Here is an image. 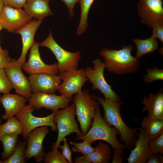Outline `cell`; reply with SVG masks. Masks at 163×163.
I'll use <instances>...</instances> for the list:
<instances>
[{
	"mask_svg": "<svg viewBox=\"0 0 163 163\" xmlns=\"http://www.w3.org/2000/svg\"><path fill=\"white\" fill-rule=\"evenodd\" d=\"M92 97L102 106L104 111L103 119L109 126L115 127L119 131L120 140L124 143V149H129L134 145L138 137L137 128L128 126L123 120L121 114V105L123 104L113 101L109 99L93 95Z\"/></svg>",
	"mask_w": 163,
	"mask_h": 163,
	"instance_id": "cell-1",
	"label": "cell"
},
{
	"mask_svg": "<svg viewBox=\"0 0 163 163\" xmlns=\"http://www.w3.org/2000/svg\"><path fill=\"white\" fill-rule=\"evenodd\" d=\"M132 45L124 46L121 49L103 48L98 54L104 60L106 68L109 72L118 75L135 73L138 69L140 62L133 56Z\"/></svg>",
	"mask_w": 163,
	"mask_h": 163,
	"instance_id": "cell-2",
	"label": "cell"
},
{
	"mask_svg": "<svg viewBox=\"0 0 163 163\" xmlns=\"http://www.w3.org/2000/svg\"><path fill=\"white\" fill-rule=\"evenodd\" d=\"M119 134L115 127L109 126L104 121L101 116L99 105L90 129L86 134L80 137L77 136L75 139L86 141L91 145L96 141L103 140L108 143L113 149L124 154V145L117 138V136Z\"/></svg>",
	"mask_w": 163,
	"mask_h": 163,
	"instance_id": "cell-3",
	"label": "cell"
},
{
	"mask_svg": "<svg viewBox=\"0 0 163 163\" xmlns=\"http://www.w3.org/2000/svg\"><path fill=\"white\" fill-rule=\"evenodd\" d=\"M75 106V114L79 122L81 131L83 135L90 128L93 118L100 104L91 96L88 90H84L75 94L73 97Z\"/></svg>",
	"mask_w": 163,
	"mask_h": 163,
	"instance_id": "cell-4",
	"label": "cell"
},
{
	"mask_svg": "<svg viewBox=\"0 0 163 163\" xmlns=\"http://www.w3.org/2000/svg\"><path fill=\"white\" fill-rule=\"evenodd\" d=\"M75 106L73 103L64 108L56 111L53 118L58 132L57 138L53 145L52 150H58L63 139L71 133H75L77 137L83 135L79 129L75 118Z\"/></svg>",
	"mask_w": 163,
	"mask_h": 163,
	"instance_id": "cell-5",
	"label": "cell"
},
{
	"mask_svg": "<svg viewBox=\"0 0 163 163\" xmlns=\"http://www.w3.org/2000/svg\"><path fill=\"white\" fill-rule=\"evenodd\" d=\"M93 67L88 66L85 69L86 77L92 84V90H98L105 98L123 103L118 94L114 91L111 86L106 80L104 72L106 66L100 58H97L92 61Z\"/></svg>",
	"mask_w": 163,
	"mask_h": 163,
	"instance_id": "cell-6",
	"label": "cell"
},
{
	"mask_svg": "<svg viewBox=\"0 0 163 163\" xmlns=\"http://www.w3.org/2000/svg\"><path fill=\"white\" fill-rule=\"evenodd\" d=\"M40 44L49 48L54 55L58 61L59 74L78 69L81 59L80 52H71L62 48L53 39L51 30L47 37Z\"/></svg>",
	"mask_w": 163,
	"mask_h": 163,
	"instance_id": "cell-7",
	"label": "cell"
},
{
	"mask_svg": "<svg viewBox=\"0 0 163 163\" xmlns=\"http://www.w3.org/2000/svg\"><path fill=\"white\" fill-rule=\"evenodd\" d=\"M34 109L29 104L15 115L22 124L23 129L22 135L24 139H26L28 134L33 130L42 126H50L53 131L57 130V125L53 121L56 111H53L51 113L46 117H38L32 114Z\"/></svg>",
	"mask_w": 163,
	"mask_h": 163,
	"instance_id": "cell-8",
	"label": "cell"
},
{
	"mask_svg": "<svg viewBox=\"0 0 163 163\" xmlns=\"http://www.w3.org/2000/svg\"><path fill=\"white\" fill-rule=\"evenodd\" d=\"M22 65L17 60L11 59L4 69L15 92L27 99L32 94L28 78L25 76L21 70Z\"/></svg>",
	"mask_w": 163,
	"mask_h": 163,
	"instance_id": "cell-9",
	"label": "cell"
},
{
	"mask_svg": "<svg viewBox=\"0 0 163 163\" xmlns=\"http://www.w3.org/2000/svg\"><path fill=\"white\" fill-rule=\"evenodd\" d=\"M73 97H69L62 94L58 95L54 94H48L41 92L32 93L28 99L29 104L35 109L42 108L57 111L60 109H63L69 105Z\"/></svg>",
	"mask_w": 163,
	"mask_h": 163,
	"instance_id": "cell-10",
	"label": "cell"
},
{
	"mask_svg": "<svg viewBox=\"0 0 163 163\" xmlns=\"http://www.w3.org/2000/svg\"><path fill=\"white\" fill-rule=\"evenodd\" d=\"M59 76L62 81L58 90L59 93L70 97H72L73 94L80 92L83 85L88 80L85 69L82 68L68 71Z\"/></svg>",
	"mask_w": 163,
	"mask_h": 163,
	"instance_id": "cell-11",
	"label": "cell"
},
{
	"mask_svg": "<svg viewBox=\"0 0 163 163\" xmlns=\"http://www.w3.org/2000/svg\"><path fill=\"white\" fill-rule=\"evenodd\" d=\"M49 132L48 126H43L35 128L28 134L24 153L26 160L34 158L37 163L43 161L45 154L43 143Z\"/></svg>",
	"mask_w": 163,
	"mask_h": 163,
	"instance_id": "cell-12",
	"label": "cell"
},
{
	"mask_svg": "<svg viewBox=\"0 0 163 163\" xmlns=\"http://www.w3.org/2000/svg\"><path fill=\"white\" fill-rule=\"evenodd\" d=\"M32 20V18L21 8L4 5L0 13V23L9 32H15Z\"/></svg>",
	"mask_w": 163,
	"mask_h": 163,
	"instance_id": "cell-13",
	"label": "cell"
},
{
	"mask_svg": "<svg viewBox=\"0 0 163 163\" xmlns=\"http://www.w3.org/2000/svg\"><path fill=\"white\" fill-rule=\"evenodd\" d=\"M163 4L162 0H139L137 14L142 23L152 28L154 23L163 21Z\"/></svg>",
	"mask_w": 163,
	"mask_h": 163,
	"instance_id": "cell-14",
	"label": "cell"
},
{
	"mask_svg": "<svg viewBox=\"0 0 163 163\" xmlns=\"http://www.w3.org/2000/svg\"><path fill=\"white\" fill-rule=\"evenodd\" d=\"M40 43L35 42L30 48L28 61L22 65L24 70L29 74L45 73L56 75L58 73L57 63L48 65L42 60L39 52Z\"/></svg>",
	"mask_w": 163,
	"mask_h": 163,
	"instance_id": "cell-15",
	"label": "cell"
},
{
	"mask_svg": "<svg viewBox=\"0 0 163 163\" xmlns=\"http://www.w3.org/2000/svg\"><path fill=\"white\" fill-rule=\"evenodd\" d=\"M28 78L32 93L54 94L61 82L59 76L45 73L30 75Z\"/></svg>",
	"mask_w": 163,
	"mask_h": 163,
	"instance_id": "cell-16",
	"label": "cell"
},
{
	"mask_svg": "<svg viewBox=\"0 0 163 163\" xmlns=\"http://www.w3.org/2000/svg\"><path fill=\"white\" fill-rule=\"evenodd\" d=\"M137 128L139 133L134 145L135 148L126 159L128 163H145L152 154L146 133L141 128Z\"/></svg>",
	"mask_w": 163,
	"mask_h": 163,
	"instance_id": "cell-17",
	"label": "cell"
},
{
	"mask_svg": "<svg viewBox=\"0 0 163 163\" xmlns=\"http://www.w3.org/2000/svg\"><path fill=\"white\" fill-rule=\"evenodd\" d=\"M42 22V20L34 19L15 32L20 34L22 37V52L20 56L17 60L22 65L25 62L27 52L35 43V34Z\"/></svg>",
	"mask_w": 163,
	"mask_h": 163,
	"instance_id": "cell-18",
	"label": "cell"
},
{
	"mask_svg": "<svg viewBox=\"0 0 163 163\" xmlns=\"http://www.w3.org/2000/svg\"><path fill=\"white\" fill-rule=\"evenodd\" d=\"M144 105L142 112H146L147 116L163 120V90L150 93L148 97L144 96L141 102Z\"/></svg>",
	"mask_w": 163,
	"mask_h": 163,
	"instance_id": "cell-19",
	"label": "cell"
},
{
	"mask_svg": "<svg viewBox=\"0 0 163 163\" xmlns=\"http://www.w3.org/2000/svg\"><path fill=\"white\" fill-rule=\"evenodd\" d=\"M27 101L26 98L19 94L9 93L3 94L1 98V102L5 110V114L2 116V119H8L15 116L26 105Z\"/></svg>",
	"mask_w": 163,
	"mask_h": 163,
	"instance_id": "cell-20",
	"label": "cell"
},
{
	"mask_svg": "<svg viewBox=\"0 0 163 163\" xmlns=\"http://www.w3.org/2000/svg\"><path fill=\"white\" fill-rule=\"evenodd\" d=\"M50 0H27L23 7L24 10L32 18L42 20L53 14L50 6Z\"/></svg>",
	"mask_w": 163,
	"mask_h": 163,
	"instance_id": "cell-21",
	"label": "cell"
},
{
	"mask_svg": "<svg viewBox=\"0 0 163 163\" xmlns=\"http://www.w3.org/2000/svg\"><path fill=\"white\" fill-rule=\"evenodd\" d=\"M141 128L149 140L155 139L163 133V120L147 116L142 120Z\"/></svg>",
	"mask_w": 163,
	"mask_h": 163,
	"instance_id": "cell-22",
	"label": "cell"
},
{
	"mask_svg": "<svg viewBox=\"0 0 163 163\" xmlns=\"http://www.w3.org/2000/svg\"><path fill=\"white\" fill-rule=\"evenodd\" d=\"M111 156V148L110 145L99 141L94 150L84 156L89 163H109Z\"/></svg>",
	"mask_w": 163,
	"mask_h": 163,
	"instance_id": "cell-23",
	"label": "cell"
},
{
	"mask_svg": "<svg viewBox=\"0 0 163 163\" xmlns=\"http://www.w3.org/2000/svg\"><path fill=\"white\" fill-rule=\"evenodd\" d=\"M132 41L136 46L137 50L135 57L139 59L147 53H152L158 49L157 39L153 35L145 39H133Z\"/></svg>",
	"mask_w": 163,
	"mask_h": 163,
	"instance_id": "cell-24",
	"label": "cell"
},
{
	"mask_svg": "<svg viewBox=\"0 0 163 163\" xmlns=\"http://www.w3.org/2000/svg\"><path fill=\"white\" fill-rule=\"evenodd\" d=\"M23 129L22 124L15 116L7 119L4 124L0 125V136L5 135L22 134Z\"/></svg>",
	"mask_w": 163,
	"mask_h": 163,
	"instance_id": "cell-25",
	"label": "cell"
},
{
	"mask_svg": "<svg viewBox=\"0 0 163 163\" xmlns=\"http://www.w3.org/2000/svg\"><path fill=\"white\" fill-rule=\"evenodd\" d=\"M18 135H5L0 136V141L3 146L2 158L5 160L9 158L14 152L17 144Z\"/></svg>",
	"mask_w": 163,
	"mask_h": 163,
	"instance_id": "cell-26",
	"label": "cell"
},
{
	"mask_svg": "<svg viewBox=\"0 0 163 163\" xmlns=\"http://www.w3.org/2000/svg\"><path fill=\"white\" fill-rule=\"evenodd\" d=\"M94 0H80L81 16L76 34L81 35L86 30L88 26V18L90 8Z\"/></svg>",
	"mask_w": 163,
	"mask_h": 163,
	"instance_id": "cell-27",
	"label": "cell"
},
{
	"mask_svg": "<svg viewBox=\"0 0 163 163\" xmlns=\"http://www.w3.org/2000/svg\"><path fill=\"white\" fill-rule=\"evenodd\" d=\"M27 141L19 142L11 156L5 160H0V163H24L26 161L24 156Z\"/></svg>",
	"mask_w": 163,
	"mask_h": 163,
	"instance_id": "cell-28",
	"label": "cell"
},
{
	"mask_svg": "<svg viewBox=\"0 0 163 163\" xmlns=\"http://www.w3.org/2000/svg\"><path fill=\"white\" fill-rule=\"evenodd\" d=\"M146 74L143 76L144 82L150 84L155 81L163 80V69L156 67L148 68Z\"/></svg>",
	"mask_w": 163,
	"mask_h": 163,
	"instance_id": "cell-29",
	"label": "cell"
},
{
	"mask_svg": "<svg viewBox=\"0 0 163 163\" xmlns=\"http://www.w3.org/2000/svg\"><path fill=\"white\" fill-rule=\"evenodd\" d=\"M43 161L45 163H68L62 155L58 150H52L45 154Z\"/></svg>",
	"mask_w": 163,
	"mask_h": 163,
	"instance_id": "cell-30",
	"label": "cell"
},
{
	"mask_svg": "<svg viewBox=\"0 0 163 163\" xmlns=\"http://www.w3.org/2000/svg\"><path fill=\"white\" fill-rule=\"evenodd\" d=\"M70 144L74 146L72 149L73 152L81 153L84 156L92 152L94 149V148L92 147L91 144L85 141L80 143L70 141Z\"/></svg>",
	"mask_w": 163,
	"mask_h": 163,
	"instance_id": "cell-31",
	"label": "cell"
},
{
	"mask_svg": "<svg viewBox=\"0 0 163 163\" xmlns=\"http://www.w3.org/2000/svg\"><path fill=\"white\" fill-rule=\"evenodd\" d=\"M13 88L4 69H0V93H9Z\"/></svg>",
	"mask_w": 163,
	"mask_h": 163,
	"instance_id": "cell-32",
	"label": "cell"
},
{
	"mask_svg": "<svg viewBox=\"0 0 163 163\" xmlns=\"http://www.w3.org/2000/svg\"><path fill=\"white\" fill-rule=\"evenodd\" d=\"M149 145L152 153L163 154V133L158 138L149 141Z\"/></svg>",
	"mask_w": 163,
	"mask_h": 163,
	"instance_id": "cell-33",
	"label": "cell"
},
{
	"mask_svg": "<svg viewBox=\"0 0 163 163\" xmlns=\"http://www.w3.org/2000/svg\"><path fill=\"white\" fill-rule=\"evenodd\" d=\"M152 35L158 39L163 43V21H160L154 23L152 27Z\"/></svg>",
	"mask_w": 163,
	"mask_h": 163,
	"instance_id": "cell-34",
	"label": "cell"
},
{
	"mask_svg": "<svg viewBox=\"0 0 163 163\" xmlns=\"http://www.w3.org/2000/svg\"><path fill=\"white\" fill-rule=\"evenodd\" d=\"M62 141L63 142V144L62 145H59V148L61 149L62 155L67 161L68 163H72L73 162L72 159V152L69 147L66 139L65 137L64 138Z\"/></svg>",
	"mask_w": 163,
	"mask_h": 163,
	"instance_id": "cell-35",
	"label": "cell"
},
{
	"mask_svg": "<svg viewBox=\"0 0 163 163\" xmlns=\"http://www.w3.org/2000/svg\"><path fill=\"white\" fill-rule=\"evenodd\" d=\"M27 0H3L4 5L16 8L23 7Z\"/></svg>",
	"mask_w": 163,
	"mask_h": 163,
	"instance_id": "cell-36",
	"label": "cell"
},
{
	"mask_svg": "<svg viewBox=\"0 0 163 163\" xmlns=\"http://www.w3.org/2000/svg\"><path fill=\"white\" fill-rule=\"evenodd\" d=\"M11 59L5 50H0V69H4Z\"/></svg>",
	"mask_w": 163,
	"mask_h": 163,
	"instance_id": "cell-37",
	"label": "cell"
},
{
	"mask_svg": "<svg viewBox=\"0 0 163 163\" xmlns=\"http://www.w3.org/2000/svg\"><path fill=\"white\" fill-rule=\"evenodd\" d=\"M64 2L68 9L69 16L72 17L74 15V9L76 4L79 2L80 0H61Z\"/></svg>",
	"mask_w": 163,
	"mask_h": 163,
	"instance_id": "cell-38",
	"label": "cell"
},
{
	"mask_svg": "<svg viewBox=\"0 0 163 163\" xmlns=\"http://www.w3.org/2000/svg\"><path fill=\"white\" fill-rule=\"evenodd\" d=\"M162 154L152 153L147 160V163H163V157Z\"/></svg>",
	"mask_w": 163,
	"mask_h": 163,
	"instance_id": "cell-39",
	"label": "cell"
},
{
	"mask_svg": "<svg viewBox=\"0 0 163 163\" xmlns=\"http://www.w3.org/2000/svg\"><path fill=\"white\" fill-rule=\"evenodd\" d=\"M124 154L113 149V156L112 163H122L124 158Z\"/></svg>",
	"mask_w": 163,
	"mask_h": 163,
	"instance_id": "cell-40",
	"label": "cell"
},
{
	"mask_svg": "<svg viewBox=\"0 0 163 163\" xmlns=\"http://www.w3.org/2000/svg\"><path fill=\"white\" fill-rule=\"evenodd\" d=\"M73 160L75 163H89L85 157L83 155L74 158Z\"/></svg>",
	"mask_w": 163,
	"mask_h": 163,
	"instance_id": "cell-41",
	"label": "cell"
},
{
	"mask_svg": "<svg viewBox=\"0 0 163 163\" xmlns=\"http://www.w3.org/2000/svg\"><path fill=\"white\" fill-rule=\"evenodd\" d=\"M4 6L3 0H0V13Z\"/></svg>",
	"mask_w": 163,
	"mask_h": 163,
	"instance_id": "cell-42",
	"label": "cell"
},
{
	"mask_svg": "<svg viewBox=\"0 0 163 163\" xmlns=\"http://www.w3.org/2000/svg\"><path fill=\"white\" fill-rule=\"evenodd\" d=\"M3 28V27L0 23V32ZM2 50V49L0 45V50Z\"/></svg>",
	"mask_w": 163,
	"mask_h": 163,
	"instance_id": "cell-43",
	"label": "cell"
},
{
	"mask_svg": "<svg viewBox=\"0 0 163 163\" xmlns=\"http://www.w3.org/2000/svg\"><path fill=\"white\" fill-rule=\"evenodd\" d=\"M1 96H2L0 94V103H1ZM1 124V120H0V125Z\"/></svg>",
	"mask_w": 163,
	"mask_h": 163,
	"instance_id": "cell-44",
	"label": "cell"
}]
</instances>
